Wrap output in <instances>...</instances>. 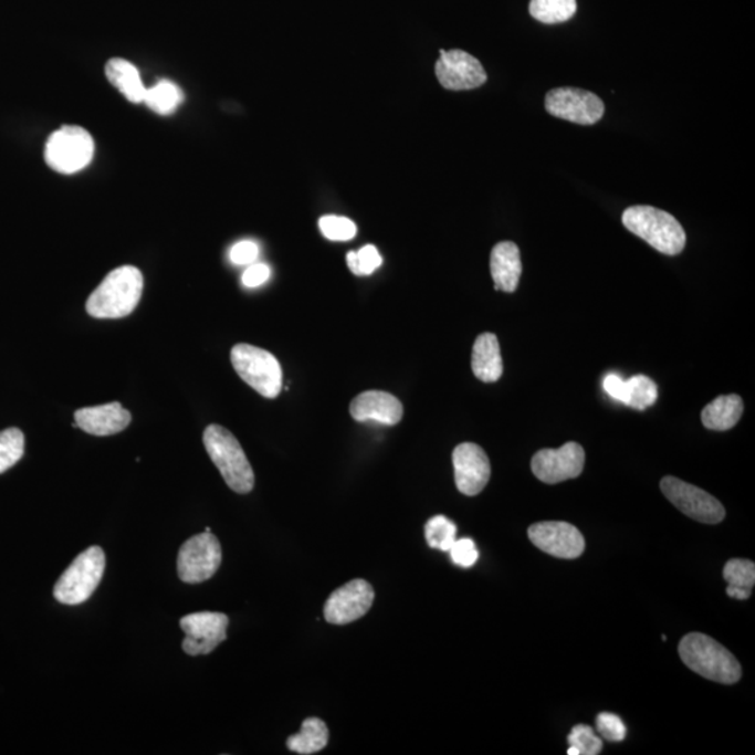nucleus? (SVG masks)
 Here are the masks:
<instances>
[{
	"mask_svg": "<svg viewBox=\"0 0 755 755\" xmlns=\"http://www.w3.org/2000/svg\"><path fill=\"white\" fill-rule=\"evenodd\" d=\"M144 294V274L135 266H120L105 276L90 295L88 315L97 319L125 318L136 310Z\"/></svg>",
	"mask_w": 755,
	"mask_h": 755,
	"instance_id": "nucleus-1",
	"label": "nucleus"
},
{
	"mask_svg": "<svg viewBox=\"0 0 755 755\" xmlns=\"http://www.w3.org/2000/svg\"><path fill=\"white\" fill-rule=\"evenodd\" d=\"M679 653L685 667L707 680L721 684H735L742 679L738 660L705 633L693 632L680 641Z\"/></svg>",
	"mask_w": 755,
	"mask_h": 755,
	"instance_id": "nucleus-2",
	"label": "nucleus"
},
{
	"mask_svg": "<svg viewBox=\"0 0 755 755\" xmlns=\"http://www.w3.org/2000/svg\"><path fill=\"white\" fill-rule=\"evenodd\" d=\"M203 443L227 485L239 494L251 493L255 474L239 440L224 427L210 424L205 430Z\"/></svg>",
	"mask_w": 755,
	"mask_h": 755,
	"instance_id": "nucleus-3",
	"label": "nucleus"
},
{
	"mask_svg": "<svg viewBox=\"0 0 755 755\" xmlns=\"http://www.w3.org/2000/svg\"><path fill=\"white\" fill-rule=\"evenodd\" d=\"M622 224L664 255H679L684 250L685 231L668 211L652 206H632L622 213Z\"/></svg>",
	"mask_w": 755,
	"mask_h": 755,
	"instance_id": "nucleus-4",
	"label": "nucleus"
},
{
	"mask_svg": "<svg viewBox=\"0 0 755 755\" xmlns=\"http://www.w3.org/2000/svg\"><path fill=\"white\" fill-rule=\"evenodd\" d=\"M105 572V554L102 547L93 546L78 554L57 579L54 596L62 605H82L90 599Z\"/></svg>",
	"mask_w": 755,
	"mask_h": 755,
	"instance_id": "nucleus-5",
	"label": "nucleus"
},
{
	"mask_svg": "<svg viewBox=\"0 0 755 755\" xmlns=\"http://www.w3.org/2000/svg\"><path fill=\"white\" fill-rule=\"evenodd\" d=\"M231 363L242 381L250 385L263 398H277L283 387V369L272 353L247 343L231 350Z\"/></svg>",
	"mask_w": 755,
	"mask_h": 755,
	"instance_id": "nucleus-6",
	"label": "nucleus"
},
{
	"mask_svg": "<svg viewBox=\"0 0 755 755\" xmlns=\"http://www.w3.org/2000/svg\"><path fill=\"white\" fill-rule=\"evenodd\" d=\"M44 156L52 170L71 176L84 170L92 162L93 137L81 126H62L46 141Z\"/></svg>",
	"mask_w": 755,
	"mask_h": 755,
	"instance_id": "nucleus-7",
	"label": "nucleus"
},
{
	"mask_svg": "<svg viewBox=\"0 0 755 755\" xmlns=\"http://www.w3.org/2000/svg\"><path fill=\"white\" fill-rule=\"evenodd\" d=\"M223 552L219 538L211 532L185 542L178 553V577L185 584H200L213 577L221 565Z\"/></svg>",
	"mask_w": 755,
	"mask_h": 755,
	"instance_id": "nucleus-8",
	"label": "nucleus"
},
{
	"mask_svg": "<svg viewBox=\"0 0 755 755\" xmlns=\"http://www.w3.org/2000/svg\"><path fill=\"white\" fill-rule=\"evenodd\" d=\"M660 490L675 508L701 524L715 525L725 520V508L715 497L693 484L672 476L660 482Z\"/></svg>",
	"mask_w": 755,
	"mask_h": 755,
	"instance_id": "nucleus-9",
	"label": "nucleus"
},
{
	"mask_svg": "<svg viewBox=\"0 0 755 755\" xmlns=\"http://www.w3.org/2000/svg\"><path fill=\"white\" fill-rule=\"evenodd\" d=\"M547 113L579 125H594L605 115V104L596 94L583 88L559 87L547 93Z\"/></svg>",
	"mask_w": 755,
	"mask_h": 755,
	"instance_id": "nucleus-10",
	"label": "nucleus"
},
{
	"mask_svg": "<svg viewBox=\"0 0 755 755\" xmlns=\"http://www.w3.org/2000/svg\"><path fill=\"white\" fill-rule=\"evenodd\" d=\"M229 622L223 612L200 611L182 617L179 626L185 632L183 652L191 657L213 652L226 641Z\"/></svg>",
	"mask_w": 755,
	"mask_h": 755,
	"instance_id": "nucleus-11",
	"label": "nucleus"
},
{
	"mask_svg": "<svg viewBox=\"0 0 755 755\" xmlns=\"http://www.w3.org/2000/svg\"><path fill=\"white\" fill-rule=\"evenodd\" d=\"M373 586L364 579H354L336 589L327 599L324 616L327 622L335 626L350 625L361 619L374 604Z\"/></svg>",
	"mask_w": 755,
	"mask_h": 755,
	"instance_id": "nucleus-12",
	"label": "nucleus"
},
{
	"mask_svg": "<svg viewBox=\"0 0 755 755\" xmlns=\"http://www.w3.org/2000/svg\"><path fill=\"white\" fill-rule=\"evenodd\" d=\"M585 464L584 448L567 442L558 450H542L532 459V472L541 482L557 484L578 478Z\"/></svg>",
	"mask_w": 755,
	"mask_h": 755,
	"instance_id": "nucleus-13",
	"label": "nucleus"
},
{
	"mask_svg": "<svg viewBox=\"0 0 755 755\" xmlns=\"http://www.w3.org/2000/svg\"><path fill=\"white\" fill-rule=\"evenodd\" d=\"M527 533L533 545L553 557L574 559L585 552L583 533L567 522H541Z\"/></svg>",
	"mask_w": 755,
	"mask_h": 755,
	"instance_id": "nucleus-14",
	"label": "nucleus"
},
{
	"mask_svg": "<svg viewBox=\"0 0 755 755\" xmlns=\"http://www.w3.org/2000/svg\"><path fill=\"white\" fill-rule=\"evenodd\" d=\"M436 73L441 86L448 90H472L483 86L487 81L482 63L476 57L461 50H441L437 61Z\"/></svg>",
	"mask_w": 755,
	"mask_h": 755,
	"instance_id": "nucleus-15",
	"label": "nucleus"
},
{
	"mask_svg": "<svg viewBox=\"0 0 755 755\" xmlns=\"http://www.w3.org/2000/svg\"><path fill=\"white\" fill-rule=\"evenodd\" d=\"M452 462L458 490L469 497L482 493L491 476V464L483 448L472 442L461 443L453 451Z\"/></svg>",
	"mask_w": 755,
	"mask_h": 755,
	"instance_id": "nucleus-16",
	"label": "nucleus"
},
{
	"mask_svg": "<svg viewBox=\"0 0 755 755\" xmlns=\"http://www.w3.org/2000/svg\"><path fill=\"white\" fill-rule=\"evenodd\" d=\"M350 415L360 422L375 421L396 426L403 419V405L396 396L382 390H368L353 399Z\"/></svg>",
	"mask_w": 755,
	"mask_h": 755,
	"instance_id": "nucleus-17",
	"label": "nucleus"
},
{
	"mask_svg": "<svg viewBox=\"0 0 755 755\" xmlns=\"http://www.w3.org/2000/svg\"><path fill=\"white\" fill-rule=\"evenodd\" d=\"M75 424L77 429L90 436L108 437L128 429L132 421L129 410L123 405L113 402L76 410Z\"/></svg>",
	"mask_w": 755,
	"mask_h": 755,
	"instance_id": "nucleus-18",
	"label": "nucleus"
},
{
	"mask_svg": "<svg viewBox=\"0 0 755 755\" xmlns=\"http://www.w3.org/2000/svg\"><path fill=\"white\" fill-rule=\"evenodd\" d=\"M490 268L495 290L514 293L522 274L520 248L511 241L500 242L491 251Z\"/></svg>",
	"mask_w": 755,
	"mask_h": 755,
	"instance_id": "nucleus-19",
	"label": "nucleus"
},
{
	"mask_svg": "<svg viewBox=\"0 0 755 755\" xmlns=\"http://www.w3.org/2000/svg\"><path fill=\"white\" fill-rule=\"evenodd\" d=\"M473 374L485 384L497 382L504 373L503 357L497 336L480 335L474 342L472 353Z\"/></svg>",
	"mask_w": 755,
	"mask_h": 755,
	"instance_id": "nucleus-20",
	"label": "nucleus"
},
{
	"mask_svg": "<svg viewBox=\"0 0 755 755\" xmlns=\"http://www.w3.org/2000/svg\"><path fill=\"white\" fill-rule=\"evenodd\" d=\"M105 76L115 88H118L124 94L128 102L134 104L144 103L146 90L144 82H141L140 73L134 63L114 57L109 60L105 66Z\"/></svg>",
	"mask_w": 755,
	"mask_h": 755,
	"instance_id": "nucleus-21",
	"label": "nucleus"
},
{
	"mask_svg": "<svg viewBox=\"0 0 755 755\" xmlns=\"http://www.w3.org/2000/svg\"><path fill=\"white\" fill-rule=\"evenodd\" d=\"M744 405L741 396L725 395L712 400L702 410V424L707 430L727 431L733 429L742 419Z\"/></svg>",
	"mask_w": 755,
	"mask_h": 755,
	"instance_id": "nucleus-22",
	"label": "nucleus"
},
{
	"mask_svg": "<svg viewBox=\"0 0 755 755\" xmlns=\"http://www.w3.org/2000/svg\"><path fill=\"white\" fill-rule=\"evenodd\" d=\"M329 742V728L318 717H308L303 722L301 732L287 738L290 752L310 755L321 752Z\"/></svg>",
	"mask_w": 755,
	"mask_h": 755,
	"instance_id": "nucleus-23",
	"label": "nucleus"
},
{
	"mask_svg": "<svg viewBox=\"0 0 755 755\" xmlns=\"http://www.w3.org/2000/svg\"><path fill=\"white\" fill-rule=\"evenodd\" d=\"M726 579L727 596L737 600H747L752 596L755 584V564L748 559L733 558L723 568Z\"/></svg>",
	"mask_w": 755,
	"mask_h": 755,
	"instance_id": "nucleus-24",
	"label": "nucleus"
},
{
	"mask_svg": "<svg viewBox=\"0 0 755 755\" xmlns=\"http://www.w3.org/2000/svg\"><path fill=\"white\" fill-rule=\"evenodd\" d=\"M183 102V93L176 83L160 81L155 86L146 90L144 103L153 113L158 115H171Z\"/></svg>",
	"mask_w": 755,
	"mask_h": 755,
	"instance_id": "nucleus-25",
	"label": "nucleus"
},
{
	"mask_svg": "<svg viewBox=\"0 0 755 755\" xmlns=\"http://www.w3.org/2000/svg\"><path fill=\"white\" fill-rule=\"evenodd\" d=\"M529 12L545 24L564 23L577 12V0H531Z\"/></svg>",
	"mask_w": 755,
	"mask_h": 755,
	"instance_id": "nucleus-26",
	"label": "nucleus"
},
{
	"mask_svg": "<svg viewBox=\"0 0 755 755\" xmlns=\"http://www.w3.org/2000/svg\"><path fill=\"white\" fill-rule=\"evenodd\" d=\"M658 400V387L646 375H636L626 381L625 399L622 403L636 410L651 408Z\"/></svg>",
	"mask_w": 755,
	"mask_h": 755,
	"instance_id": "nucleus-27",
	"label": "nucleus"
},
{
	"mask_svg": "<svg viewBox=\"0 0 755 755\" xmlns=\"http://www.w3.org/2000/svg\"><path fill=\"white\" fill-rule=\"evenodd\" d=\"M426 541L431 548L450 552L457 542L458 527L447 516L437 515L426 524Z\"/></svg>",
	"mask_w": 755,
	"mask_h": 755,
	"instance_id": "nucleus-28",
	"label": "nucleus"
},
{
	"mask_svg": "<svg viewBox=\"0 0 755 755\" xmlns=\"http://www.w3.org/2000/svg\"><path fill=\"white\" fill-rule=\"evenodd\" d=\"M24 455V434L19 429L0 431V474L13 468Z\"/></svg>",
	"mask_w": 755,
	"mask_h": 755,
	"instance_id": "nucleus-29",
	"label": "nucleus"
},
{
	"mask_svg": "<svg viewBox=\"0 0 755 755\" xmlns=\"http://www.w3.org/2000/svg\"><path fill=\"white\" fill-rule=\"evenodd\" d=\"M568 755H596L604 748V742L588 725H577L568 736Z\"/></svg>",
	"mask_w": 755,
	"mask_h": 755,
	"instance_id": "nucleus-30",
	"label": "nucleus"
},
{
	"mask_svg": "<svg viewBox=\"0 0 755 755\" xmlns=\"http://www.w3.org/2000/svg\"><path fill=\"white\" fill-rule=\"evenodd\" d=\"M347 265L356 276H369L382 265V256L377 248L367 245L360 251L347 253Z\"/></svg>",
	"mask_w": 755,
	"mask_h": 755,
	"instance_id": "nucleus-31",
	"label": "nucleus"
},
{
	"mask_svg": "<svg viewBox=\"0 0 755 755\" xmlns=\"http://www.w3.org/2000/svg\"><path fill=\"white\" fill-rule=\"evenodd\" d=\"M319 229L325 239L331 241H350L357 235V226L340 216H324L319 220Z\"/></svg>",
	"mask_w": 755,
	"mask_h": 755,
	"instance_id": "nucleus-32",
	"label": "nucleus"
},
{
	"mask_svg": "<svg viewBox=\"0 0 755 755\" xmlns=\"http://www.w3.org/2000/svg\"><path fill=\"white\" fill-rule=\"evenodd\" d=\"M596 727L600 736L609 742H622L627 736V727L620 716L604 712L596 717Z\"/></svg>",
	"mask_w": 755,
	"mask_h": 755,
	"instance_id": "nucleus-33",
	"label": "nucleus"
},
{
	"mask_svg": "<svg viewBox=\"0 0 755 755\" xmlns=\"http://www.w3.org/2000/svg\"><path fill=\"white\" fill-rule=\"evenodd\" d=\"M452 562L461 568H472L479 559L476 543L472 538H457L450 550Z\"/></svg>",
	"mask_w": 755,
	"mask_h": 755,
	"instance_id": "nucleus-34",
	"label": "nucleus"
},
{
	"mask_svg": "<svg viewBox=\"0 0 755 755\" xmlns=\"http://www.w3.org/2000/svg\"><path fill=\"white\" fill-rule=\"evenodd\" d=\"M258 256L259 247L256 242L253 241L237 242L230 251V261L239 266L252 265V263H255Z\"/></svg>",
	"mask_w": 755,
	"mask_h": 755,
	"instance_id": "nucleus-35",
	"label": "nucleus"
},
{
	"mask_svg": "<svg viewBox=\"0 0 755 755\" xmlns=\"http://www.w3.org/2000/svg\"><path fill=\"white\" fill-rule=\"evenodd\" d=\"M271 268L265 265V263H252L242 274V284L248 289L261 287L262 284H265L271 279Z\"/></svg>",
	"mask_w": 755,
	"mask_h": 755,
	"instance_id": "nucleus-36",
	"label": "nucleus"
},
{
	"mask_svg": "<svg viewBox=\"0 0 755 755\" xmlns=\"http://www.w3.org/2000/svg\"><path fill=\"white\" fill-rule=\"evenodd\" d=\"M604 388L606 394L615 400H619L622 403L625 399L626 381L617 374L606 375L604 379Z\"/></svg>",
	"mask_w": 755,
	"mask_h": 755,
	"instance_id": "nucleus-37",
	"label": "nucleus"
}]
</instances>
